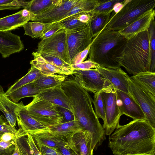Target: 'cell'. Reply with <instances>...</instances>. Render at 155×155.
I'll return each instance as SVG.
<instances>
[{
	"instance_id": "52",
	"label": "cell",
	"mask_w": 155,
	"mask_h": 155,
	"mask_svg": "<svg viewBox=\"0 0 155 155\" xmlns=\"http://www.w3.org/2000/svg\"><path fill=\"white\" fill-rule=\"evenodd\" d=\"M4 133L0 131V139L2 136V135Z\"/></svg>"
},
{
	"instance_id": "13",
	"label": "cell",
	"mask_w": 155,
	"mask_h": 155,
	"mask_svg": "<svg viewBox=\"0 0 155 155\" xmlns=\"http://www.w3.org/2000/svg\"><path fill=\"white\" fill-rule=\"evenodd\" d=\"M115 91L121 115L124 114L134 120H146L145 115L142 110L129 94L118 90Z\"/></svg>"
},
{
	"instance_id": "12",
	"label": "cell",
	"mask_w": 155,
	"mask_h": 155,
	"mask_svg": "<svg viewBox=\"0 0 155 155\" xmlns=\"http://www.w3.org/2000/svg\"><path fill=\"white\" fill-rule=\"evenodd\" d=\"M80 0H58L52 6L37 15L31 21L43 23L59 22Z\"/></svg>"
},
{
	"instance_id": "18",
	"label": "cell",
	"mask_w": 155,
	"mask_h": 155,
	"mask_svg": "<svg viewBox=\"0 0 155 155\" xmlns=\"http://www.w3.org/2000/svg\"><path fill=\"white\" fill-rule=\"evenodd\" d=\"M24 106L22 101L16 103L12 101L7 97L2 86L0 85V110L3 113L12 126L15 127L16 126V111Z\"/></svg>"
},
{
	"instance_id": "40",
	"label": "cell",
	"mask_w": 155,
	"mask_h": 155,
	"mask_svg": "<svg viewBox=\"0 0 155 155\" xmlns=\"http://www.w3.org/2000/svg\"><path fill=\"white\" fill-rule=\"evenodd\" d=\"M26 136L18 137L15 142L23 155H34L27 141Z\"/></svg>"
},
{
	"instance_id": "31",
	"label": "cell",
	"mask_w": 155,
	"mask_h": 155,
	"mask_svg": "<svg viewBox=\"0 0 155 155\" xmlns=\"http://www.w3.org/2000/svg\"><path fill=\"white\" fill-rule=\"evenodd\" d=\"M51 23H45L36 21L28 22L23 26L25 31V35L32 38H40L45 29Z\"/></svg>"
},
{
	"instance_id": "39",
	"label": "cell",
	"mask_w": 155,
	"mask_h": 155,
	"mask_svg": "<svg viewBox=\"0 0 155 155\" xmlns=\"http://www.w3.org/2000/svg\"><path fill=\"white\" fill-rule=\"evenodd\" d=\"M15 141L5 142L0 140V155H12L15 148Z\"/></svg>"
},
{
	"instance_id": "4",
	"label": "cell",
	"mask_w": 155,
	"mask_h": 155,
	"mask_svg": "<svg viewBox=\"0 0 155 155\" xmlns=\"http://www.w3.org/2000/svg\"><path fill=\"white\" fill-rule=\"evenodd\" d=\"M127 40L118 31L103 29L93 39L89 60L101 67H120L114 58Z\"/></svg>"
},
{
	"instance_id": "26",
	"label": "cell",
	"mask_w": 155,
	"mask_h": 155,
	"mask_svg": "<svg viewBox=\"0 0 155 155\" xmlns=\"http://www.w3.org/2000/svg\"><path fill=\"white\" fill-rule=\"evenodd\" d=\"M40 92V91L35 88L32 82L21 87L6 95L13 101L17 103L21 99L25 97H34Z\"/></svg>"
},
{
	"instance_id": "36",
	"label": "cell",
	"mask_w": 155,
	"mask_h": 155,
	"mask_svg": "<svg viewBox=\"0 0 155 155\" xmlns=\"http://www.w3.org/2000/svg\"><path fill=\"white\" fill-rule=\"evenodd\" d=\"M93 103L95 108V112L99 118H101L103 121L105 119V113L103 100L101 95V91L94 94Z\"/></svg>"
},
{
	"instance_id": "41",
	"label": "cell",
	"mask_w": 155,
	"mask_h": 155,
	"mask_svg": "<svg viewBox=\"0 0 155 155\" xmlns=\"http://www.w3.org/2000/svg\"><path fill=\"white\" fill-rule=\"evenodd\" d=\"M62 28H64L59 22L52 23L45 29L39 38L41 40L48 38Z\"/></svg>"
},
{
	"instance_id": "37",
	"label": "cell",
	"mask_w": 155,
	"mask_h": 155,
	"mask_svg": "<svg viewBox=\"0 0 155 155\" xmlns=\"http://www.w3.org/2000/svg\"><path fill=\"white\" fill-rule=\"evenodd\" d=\"M38 54L48 61L55 66L62 69L73 71L71 65L61 58L45 53Z\"/></svg>"
},
{
	"instance_id": "24",
	"label": "cell",
	"mask_w": 155,
	"mask_h": 155,
	"mask_svg": "<svg viewBox=\"0 0 155 155\" xmlns=\"http://www.w3.org/2000/svg\"><path fill=\"white\" fill-rule=\"evenodd\" d=\"M81 130L82 129L78 123L74 120L50 127L48 131L53 134L70 138Z\"/></svg>"
},
{
	"instance_id": "1",
	"label": "cell",
	"mask_w": 155,
	"mask_h": 155,
	"mask_svg": "<svg viewBox=\"0 0 155 155\" xmlns=\"http://www.w3.org/2000/svg\"><path fill=\"white\" fill-rule=\"evenodd\" d=\"M68 77L61 85L69 101L71 111L81 129L89 134L93 150L106 139L103 126L94 111L93 99L76 81L73 75Z\"/></svg>"
},
{
	"instance_id": "43",
	"label": "cell",
	"mask_w": 155,
	"mask_h": 155,
	"mask_svg": "<svg viewBox=\"0 0 155 155\" xmlns=\"http://www.w3.org/2000/svg\"><path fill=\"white\" fill-rule=\"evenodd\" d=\"M0 131L4 133H10L15 134L17 130L15 127L12 126L7 120L6 121L3 116H0Z\"/></svg>"
},
{
	"instance_id": "22",
	"label": "cell",
	"mask_w": 155,
	"mask_h": 155,
	"mask_svg": "<svg viewBox=\"0 0 155 155\" xmlns=\"http://www.w3.org/2000/svg\"><path fill=\"white\" fill-rule=\"evenodd\" d=\"M72 139L80 155H93L91 139L87 131L80 130L73 135Z\"/></svg>"
},
{
	"instance_id": "25",
	"label": "cell",
	"mask_w": 155,
	"mask_h": 155,
	"mask_svg": "<svg viewBox=\"0 0 155 155\" xmlns=\"http://www.w3.org/2000/svg\"><path fill=\"white\" fill-rule=\"evenodd\" d=\"M110 16L111 13L93 14L89 23L93 38L95 37L103 30L109 22Z\"/></svg>"
},
{
	"instance_id": "27",
	"label": "cell",
	"mask_w": 155,
	"mask_h": 155,
	"mask_svg": "<svg viewBox=\"0 0 155 155\" xmlns=\"http://www.w3.org/2000/svg\"><path fill=\"white\" fill-rule=\"evenodd\" d=\"M31 65L28 73L11 85L7 90L5 92L6 95L21 87L34 82L42 76V74L40 70Z\"/></svg>"
},
{
	"instance_id": "46",
	"label": "cell",
	"mask_w": 155,
	"mask_h": 155,
	"mask_svg": "<svg viewBox=\"0 0 155 155\" xmlns=\"http://www.w3.org/2000/svg\"><path fill=\"white\" fill-rule=\"evenodd\" d=\"M93 14L90 12L78 13L74 15L80 21L84 23H89L90 22Z\"/></svg>"
},
{
	"instance_id": "7",
	"label": "cell",
	"mask_w": 155,
	"mask_h": 155,
	"mask_svg": "<svg viewBox=\"0 0 155 155\" xmlns=\"http://www.w3.org/2000/svg\"><path fill=\"white\" fill-rule=\"evenodd\" d=\"M128 81L129 94L142 110L146 120L155 128V95L131 77H129Z\"/></svg>"
},
{
	"instance_id": "34",
	"label": "cell",
	"mask_w": 155,
	"mask_h": 155,
	"mask_svg": "<svg viewBox=\"0 0 155 155\" xmlns=\"http://www.w3.org/2000/svg\"><path fill=\"white\" fill-rule=\"evenodd\" d=\"M31 0H0V11L4 10H18L25 8Z\"/></svg>"
},
{
	"instance_id": "32",
	"label": "cell",
	"mask_w": 155,
	"mask_h": 155,
	"mask_svg": "<svg viewBox=\"0 0 155 155\" xmlns=\"http://www.w3.org/2000/svg\"><path fill=\"white\" fill-rule=\"evenodd\" d=\"M58 0H31L25 8L35 15L44 12L54 5Z\"/></svg>"
},
{
	"instance_id": "9",
	"label": "cell",
	"mask_w": 155,
	"mask_h": 155,
	"mask_svg": "<svg viewBox=\"0 0 155 155\" xmlns=\"http://www.w3.org/2000/svg\"><path fill=\"white\" fill-rule=\"evenodd\" d=\"M105 113L103 127L105 135H110L119 124L121 115L115 90L110 87L101 91Z\"/></svg>"
},
{
	"instance_id": "15",
	"label": "cell",
	"mask_w": 155,
	"mask_h": 155,
	"mask_svg": "<svg viewBox=\"0 0 155 155\" xmlns=\"http://www.w3.org/2000/svg\"><path fill=\"white\" fill-rule=\"evenodd\" d=\"M24 48L20 37L10 31H0V53L4 58L19 53Z\"/></svg>"
},
{
	"instance_id": "23",
	"label": "cell",
	"mask_w": 155,
	"mask_h": 155,
	"mask_svg": "<svg viewBox=\"0 0 155 155\" xmlns=\"http://www.w3.org/2000/svg\"><path fill=\"white\" fill-rule=\"evenodd\" d=\"M28 20L22 17L21 10L0 18V31H10L23 27Z\"/></svg>"
},
{
	"instance_id": "50",
	"label": "cell",
	"mask_w": 155,
	"mask_h": 155,
	"mask_svg": "<svg viewBox=\"0 0 155 155\" xmlns=\"http://www.w3.org/2000/svg\"><path fill=\"white\" fill-rule=\"evenodd\" d=\"M15 144V148L12 155H23L21 151L18 148L16 143Z\"/></svg>"
},
{
	"instance_id": "19",
	"label": "cell",
	"mask_w": 155,
	"mask_h": 155,
	"mask_svg": "<svg viewBox=\"0 0 155 155\" xmlns=\"http://www.w3.org/2000/svg\"><path fill=\"white\" fill-rule=\"evenodd\" d=\"M25 106L18 109L15 112L19 127L28 134L37 131L48 130L49 127L42 124L28 114Z\"/></svg>"
},
{
	"instance_id": "3",
	"label": "cell",
	"mask_w": 155,
	"mask_h": 155,
	"mask_svg": "<svg viewBox=\"0 0 155 155\" xmlns=\"http://www.w3.org/2000/svg\"><path fill=\"white\" fill-rule=\"evenodd\" d=\"M114 60L133 75L150 72L151 58L148 29L127 39Z\"/></svg>"
},
{
	"instance_id": "29",
	"label": "cell",
	"mask_w": 155,
	"mask_h": 155,
	"mask_svg": "<svg viewBox=\"0 0 155 155\" xmlns=\"http://www.w3.org/2000/svg\"><path fill=\"white\" fill-rule=\"evenodd\" d=\"M125 1L122 0H97L95 6L90 12L93 14L111 13L116 7L123 3Z\"/></svg>"
},
{
	"instance_id": "48",
	"label": "cell",
	"mask_w": 155,
	"mask_h": 155,
	"mask_svg": "<svg viewBox=\"0 0 155 155\" xmlns=\"http://www.w3.org/2000/svg\"><path fill=\"white\" fill-rule=\"evenodd\" d=\"M58 107L64 115L63 119L61 123L70 121L74 120L73 114L71 111L63 108Z\"/></svg>"
},
{
	"instance_id": "42",
	"label": "cell",
	"mask_w": 155,
	"mask_h": 155,
	"mask_svg": "<svg viewBox=\"0 0 155 155\" xmlns=\"http://www.w3.org/2000/svg\"><path fill=\"white\" fill-rule=\"evenodd\" d=\"M71 66L73 70V69L87 70L92 68L95 69L100 66L98 64L89 60L83 61L78 64L71 65Z\"/></svg>"
},
{
	"instance_id": "14",
	"label": "cell",
	"mask_w": 155,
	"mask_h": 155,
	"mask_svg": "<svg viewBox=\"0 0 155 155\" xmlns=\"http://www.w3.org/2000/svg\"><path fill=\"white\" fill-rule=\"evenodd\" d=\"M111 84L114 89L129 94L128 79L129 77L120 67L95 68Z\"/></svg>"
},
{
	"instance_id": "6",
	"label": "cell",
	"mask_w": 155,
	"mask_h": 155,
	"mask_svg": "<svg viewBox=\"0 0 155 155\" xmlns=\"http://www.w3.org/2000/svg\"><path fill=\"white\" fill-rule=\"evenodd\" d=\"M25 107L30 116L48 127L61 123L63 119V114L58 107L36 96Z\"/></svg>"
},
{
	"instance_id": "38",
	"label": "cell",
	"mask_w": 155,
	"mask_h": 155,
	"mask_svg": "<svg viewBox=\"0 0 155 155\" xmlns=\"http://www.w3.org/2000/svg\"><path fill=\"white\" fill-rule=\"evenodd\" d=\"M59 22L63 28L66 30H72L87 24L80 21L74 15L68 17Z\"/></svg>"
},
{
	"instance_id": "17",
	"label": "cell",
	"mask_w": 155,
	"mask_h": 155,
	"mask_svg": "<svg viewBox=\"0 0 155 155\" xmlns=\"http://www.w3.org/2000/svg\"><path fill=\"white\" fill-rule=\"evenodd\" d=\"M61 85L42 90L36 97L53 104L58 107L71 111L69 100Z\"/></svg>"
},
{
	"instance_id": "21",
	"label": "cell",
	"mask_w": 155,
	"mask_h": 155,
	"mask_svg": "<svg viewBox=\"0 0 155 155\" xmlns=\"http://www.w3.org/2000/svg\"><path fill=\"white\" fill-rule=\"evenodd\" d=\"M68 76L57 74H42L41 76L33 82L35 88L40 91L60 85Z\"/></svg>"
},
{
	"instance_id": "51",
	"label": "cell",
	"mask_w": 155,
	"mask_h": 155,
	"mask_svg": "<svg viewBox=\"0 0 155 155\" xmlns=\"http://www.w3.org/2000/svg\"><path fill=\"white\" fill-rule=\"evenodd\" d=\"M150 155V154H129V155Z\"/></svg>"
},
{
	"instance_id": "16",
	"label": "cell",
	"mask_w": 155,
	"mask_h": 155,
	"mask_svg": "<svg viewBox=\"0 0 155 155\" xmlns=\"http://www.w3.org/2000/svg\"><path fill=\"white\" fill-rule=\"evenodd\" d=\"M155 15L154 9L151 10L118 31L125 38L128 39L137 34L148 29L152 21L154 19Z\"/></svg>"
},
{
	"instance_id": "8",
	"label": "cell",
	"mask_w": 155,
	"mask_h": 155,
	"mask_svg": "<svg viewBox=\"0 0 155 155\" xmlns=\"http://www.w3.org/2000/svg\"><path fill=\"white\" fill-rule=\"evenodd\" d=\"M36 52L56 56L71 65L66 31L64 28L61 29L48 38L42 39L38 44Z\"/></svg>"
},
{
	"instance_id": "5",
	"label": "cell",
	"mask_w": 155,
	"mask_h": 155,
	"mask_svg": "<svg viewBox=\"0 0 155 155\" xmlns=\"http://www.w3.org/2000/svg\"><path fill=\"white\" fill-rule=\"evenodd\" d=\"M155 0H127L117 11L110 16L103 29L119 31L142 15L154 9Z\"/></svg>"
},
{
	"instance_id": "49",
	"label": "cell",
	"mask_w": 155,
	"mask_h": 155,
	"mask_svg": "<svg viewBox=\"0 0 155 155\" xmlns=\"http://www.w3.org/2000/svg\"><path fill=\"white\" fill-rule=\"evenodd\" d=\"M18 138L16 134L5 133L3 134L0 140L5 142H8L12 140H15Z\"/></svg>"
},
{
	"instance_id": "47",
	"label": "cell",
	"mask_w": 155,
	"mask_h": 155,
	"mask_svg": "<svg viewBox=\"0 0 155 155\" xmlns=\"http://www.w3.org/2000/svg\"><path fill=\"white\" fill-rule=\"evenodd\" d=\"M26 140L34 155H41L36 146L34 139L29 134L27 133Z\"/></svg>"
},
{
	"instance_id": "45",
	"label": "cell",
	"mask_w": 155,
	"mask_h": 155,
	"mask_svg": "<svg viewBox=\"0 0 155 155\" xmlns=\"http://www.w3.org/2000/svg\"><path fill=\"white\" fill-rule=\"evenodd\" d=\"M91 44L85 49L78 54L74 57L71 61V65L81 63L86 58L89 54Z\"/></svg>"
},
{
	"instance_id": "2",
	"label": "cell",
	"mask_w": 155,
	"mask_h": 155,
	"mask_svg": "<svg viewBox=\"0 0 155 155\" xmlns=\"http://www.w3.org/2000/svg\"><path fill=\"white\" fill-rule=\"evenodd\" d=\"M108 146L115 155H155V128L146 120L119 124L109 135Z\"/></svg>"
},
{
	"instance_id": "44",
	"label": "cell",
	"mask_w": 155,
	"mask_h": 155,
	"mask_svg": "<svg viewBox=\"0 0 155 155\" xmlns=\"http://www.w3.org/2000/svg\"><path fill=\"white\" fill-rule=\"evenodd\" d=\"M36 145L41 155H62L57 148L38 144Z\"/></svg>"
},
{
	"instance_id": "20",
	"label": "cell",
	"mask_w": 155,
	"mask_h": 155,
	"mask_svg": "<svg viewBox=\"0 0 155 155\" xmlns=\"http://www.w3.org/2000/svg\"><path fill=\"white\" fill-rule=\"evenodd\" d=\"M32 54L34 59L30 64L40 70L42 74H59L67 76L73 75V71L61 68L48 61L39 54L33 52Z\"/></svg>"
},
{
	"instance_id": "10",
	"label": "cell",
	"mask_w": 155,
	"mask_h": 155,
	"mask_svg": "<svg viewBox=\"0 0 155 155\" xmlns=\"http://www.w3.org/2000/svg\"><path fill=\"white\" fill-rule=\"evenodd\" d=\"M73 72L75 80L87 92L94 94L104 89L113 87L109 81L96 69H73Z\"/></svg>"
},
{
	"instance_id": "33",
	"label": "cell",
	"mask_w": 155,
	"mask_h": 155,
	"mask_svg": "<svg viewBox=\"0 0 155 155\" xmlns=\"http://www.w3.org/2000/svg\"><path fill=\"white\" fill-rule=\"evenodd\" d=\"M97 0H80L59 21L78 13L90 12L94 7Z\"/></svg>"
},
{
	"instance_id": "35",
	"label": "cell",
	"mask_w": 155,
	"mask_h": 155,
	"mask_svg": "<svg viewBox=\"0 0 155 155\" xmlns=\"http://www.w3.org/2000/svg\"><path fill=\"white\" fill-rule=\"evenodd\" d=\"M155 19L151 22L148 29L150 35L151 64L150 72H155Z\"/></svg>"
},
{
	"instance_id": "30",
	"label": "cell",
	"mask_w": 155,
	"mask_h": 155,
	"mask_svg": "<svg viewBox=\"0 0 155 155\" xmlns=\"http://www.w3.org/2000/svg\"><path fill=\"white\" fill-rule=\"evenodd\" d=\"M29 134L32 136L36 144H38L57 148L54 136L48 130L37 131Z\"/></svg>"
},
{
	"instance_id": "11",
	"label": "cell",
	"mask_w": 155,
	"mask_h": 155,
	"mask_svg": "<svg viewBox=\"0 0 155 155\" xmlns=\"http://www.w3.org/2000/svg\"><path fill=\"white\" fill-rule=\"evenodd\" d=\"M68 52L71 61L78 53L87 48L92 43L89 23L78 28L66 30Z\"/></svg>"
},
{
	"instance_id": "28",
	"label": "cell",
	"mask_w": 155,
	"mask_h": 155,
	"mask_svg": "<svg viewBox=\"0 0 155 155\" xmlns=\"http://www.w3.org/2000/svg\"><path fill=\"white\" fill-rule=\"evenodd\" d=\"M131 77L147 90L155 95V72H141Z\"/></svg>"
}]
</instances>
